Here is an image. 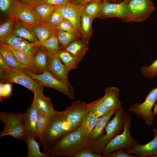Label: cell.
Returning <instances> with one entry per match:
<instances>
[{
	"label": "cell",
	"instance_id": "6da1fadb",
	"mask_svg": "<svg viewBox=\"0 0 157 157\" xmlns=\"http://www.w3.org/2000/svg\"><path fill=\"white\" fill-rule=\"evenodd\" d=\"M88 142L81 124L74 131L65 133L43 149L42 152L48 157H72L78 152L87 148Z\"/></svg>",
	"mask_w": 157,
	"mask_h": 157
},
{
	"label": "cell",
	"instance_id": "7a4b0ae2",
	"mask_svg": "<svg viewBox=\"0 0 157 157\" xmlns=\"http://www.w3.org/2000/svg\"><path fill=\"white\" fill-rule=\"evenodd\" d=\"M126 113L122 107L117 109L114 117L105 128L106 134L96 140L88 142L87 148L94 152L100 154L105 146L124 129Z\"/></svg>",
	"mask_w": 157,
	"mask_h": 157
},
{
	"label": "cell",
	"instance_id": "3957f363",
	"mask_svg": "<svg viewBox=\"0 0 157 157\" xmlns=\"http://www.w3.org/2000/svg\"><path fill=\"white\" fill-rule=\"evenodd\" d=\"M0 119L4 127L0 133V138L11 136L25 141L24 113H14L0 112Z\"/></svg>",
	"mask_w": 157,
	"mask_h": 157
},
{
	"label": "cell",
	"instance_id": "277c9868",
	"mask_svg": "<svg viewBox=\"0 0 157 157\" xmlns=\"http://www.w3.org/2000/svg\"><path fill=\"white\" fill-rule=\"evenodd\" d=\"M131 121V115L126 112L123 132L113 138L101 150L100 154L102 153L104 157H106L117 150L130 148L139 144L138 140L133 138L130 133Z\"/></svg>",
	"mask_w": 157,
	"mask_h": 157
},
{
	"label": "cell",
	"instance_id": "5b68a950",
	"mask_svg": "<svg viewBox=\"0 0 157 157\" xmlns=\"http://www.w3.org/2000/svg\"><path fill=\"white\" fill-rule=\"evenodd\" d=\"M90 109V103L80 100L73 102L65 110V133L74 131L80 126Z\"/></svg>",
	"mask_w": 157,
	"mask_h": 157
},
{
	"label": "cell",
	"instance_id": "8992f818",
	"mask_svg": "<svg viewBox=\"0 0 157 157\" xmlns=\"http://www.w3.org/2000/svg\"><path fill=\"white\" fill-rule=\"evenodd\" d=\"M0 82L15 83L21 85L33 93L36 90L43 92L44 86L40 84L24 72L10 66L0 69Z\"/></svg>",
	"mask_w": 157,
	"mask_h": 157
},
{
	"label": "cell",
	"instance_id": "52a82bcc",
	"mask_svg": "<svg viewBox=\"0 0 157 157\" xmlns=\"http://www.w3.org/2000/svg\"><path fill=\"white\" fill-rule=\"evenodd\" d=\"M130 0H123L117 3L103 1L101 11L96 18L105 19L110 17L119 18L123 22H134L128 4Z\"/></svg>",
	"mask_w": 157,
	"mask_h": 157
},
{
	"label": "cell",
	"instance_id": "ba28073f",
	"mask_svg": "<svg viewBox=\"0 0 157 157\" xmlns=\"http://www.w3.org/2000/svg\"><path fill=\"white\" fill-rule=\"evenodd\" d=\"M65 112L56 111L50 115L47 127L43 134L41 142L44 149L65 132L64 119Z\"/></svg>",
	"mask_w": 157,
	"mask_h": 157
},
{
	"label": "cell",
	"instance_id": "9c48e42d",
	"mask_svg": "<svg viewBox=\"0 0 157 157\" xmlns=\"http://www.w3.org/2000/svg\"><path fill=\"white\" fill-rule=\"evenodd\" d=\"M25 73L42 86L55 89L65 95L72 100L74 99V88L57 79L48 71L47 70L40 74L33 73L28 71Z\"/></svg>",
	"mask_w": 157,
	"mask_h": 157
},
{
	"label": "cell",
	"instance_id": "30bf717a",
	"mask_svg": "<svg viewBox=\"0 0 157 157\" xmlns=\"http://www.w3.org/2000/svg\"><path fill=\"white\" fill-rule=\"evenodd\" d=\"M157 100V86L150 91L144 102L131 105L129 110L142 119L148 125H151L155 116L152 109Z\"/></svg>",
	"mask_w": 157,
	"mask_h": 157
},
{
	"label": "cell",
	"instance_id": "8fae6325",
	"mask_svg": "<svg viewBox=\"0 0 157 157\" xmlns=\"http://www.w3.org/2000/svg\"><path fill=\"white\" fill-rule=\"evenodd\" d=\"M11 17L28 26L39 25L43 23L32 7L27 3L19 2Z\"/></svg>",
	"mask_w": 157,
	"mask_h": 157
},
{
	"label": "cell",
	"instance_id": "7c38bea8",
	"mask_svg": "<svg viewBox=\"0 0 157 157\" xmlns=\"http://www.w3.org/2000/svg\"><path fill=\"white\" fill-rule=\"evenodd\" d=\"M128 6L134 22H138L147 19L155 9L151 0H130Z\"/></svg>",
	"mask_w": 157,
	"mask_h": 157
},
{
	"label": "cell",
	"instance_id": "4fadbf2b",
	"mask_svg": "<svg viewBox=\"0 0 157 157\" xmlns=\"http://www.w3.org/2000/svg\"><path fill=\"white\" fill-rule=\"evenodd\" d=\"M47 70L60 81L72 86L67 78L69 72L56 54L49 53Z\"/></svg>",
	"mask_w": 157,
	"mask_h": 157
},
{
	"label": "cell",
	"instance_id": "5bb4252c",
	"mask_svg": "<svg viewBox=\"0 0 157 157\" xmlns=\"http://www.w3.org/2000/svg\"><path fill=\"white\" fill-rule=\"evenodd\" d=\"M154 139L148 143L138 144L125 149L126 153L134 154L139 157H157V130L154 129Z\"/></svg>",
	"mask_w": 157,
	"mask_h": 157
},
{
	"label": "cell",
	"instance_id": "9a60e30c",
	"mask_svg": "<svg viewBox=\"0 0 157 157\" xmlns=\"http://www.w3.org/2000/svg\"><path fill=\"white\" fill-rule=\"evenodd\" d=\"M86 4L76 7H56V8L65 19L68 20L72 23L81 36L80 29L81 16L83 8Z\"/></svg>",
	"mask_w": 157,
	"mask_h": 157
},
{
	"label": "cell",
	"instance_id": "2e32d148",
	"mask_svg": "<svg viewBox=\"0 0 157 157\" xmlns=\"http://www.w3.org/2000/svg\"><path fill=\"white\" fill-rule=\"evenodd\" d=\"M31 105L39 112L50 115L56 111L53 109L51 98L45 96L43 92L36 90Z\"/></svg>",
	"mask_w": 157,
	"mask_h": 157
},
{
	"label": "cell",
	"instance_id": "e0dca14e",
	"mask_svg": "<svg viewBox=\"0 0 157 157\" xmlns=\"http://www.w3.org/2000/svg\"><path fill=\"white\" fill-rule=\"evenodd\" d=\"M100 98L104 104L111 110H117L122 107L119 97V89L116 87L106 88L104 95Z\"/></svg>",
	"mask_w": 157,
	"mask_h": 157
},
{
	"label": "cell",
	"instance_id": "ac0fdd59",
	"mask_svg": "<svg viewBox=\"0 0 157 157\" xmlns=\"http://www.w3.org/2000/svg\"><path fill=\"white\" fill-rule=\"evenodd\" d=\"M38 112L31 105L24 113L25 141L28 136L37 138L36 120Z\"/></svg>",
	"mask_w": 157,
	"mask_h": 157
},
{
	"label": "cell",
	"instance_id": "d6986e66",
	"mask_svg": "<svg viewBox=\"0 0 157 157\" xmlns=\"http://www.w3.org/2000/svg\"><path fill=\"white\" fill-rule=\"evenodd\" d=\"M8 46L18 60L28 71L35 74H41L44 72L38 66L33 57Z\"/></svg>",
	"mask_w": 157,
	"mask_h": 157
},
{
	"label": "cell",
	"instance_id": "ffe728a7",
	"mask_svg": "<svg viewBox=\"0 0 157 157\" xmlns=\"http://www.w3.org/2000/svg\"><path fill=\"white\" fill-rule=\"evenodd\" d=\"M0 54L9 66L22 71L25 72L28 71L27 69L18 60L8 46L1 42Z\"/></svg>",
	"mask_w": 157,
	"mask_h": 157
},
{
	"label": "cell",
	"instance_id": "44dd1931",
	"mask_svg": "<svg viewBox=\"0 0 157 157\" xmlns=\"http://www.w3.org/2000/svg\"><path fill=\"white\" fill-rule=\"evenodd\" d=\"M116 110H113L107 114L98 118L90 135L88 142L96 140L104 135L103 131Z\"/></svg>",
	"mask_w": 157,
	"mask_h": 157
},
{
	"label": "cell",
	"instance_id": "7402d4cb",
	"mask_svg": "<svg viewBox=\"0 0 157 157\" xmlns=\"http://www.w3.org/2000/svg\"><path fill=\"white\" fill-rule=\"evenodd\" d=\"M88 44L79 39L72 42L64 50L69 52L80 62L88 51Z\"/></svg>",
	"mask_w": 157,
	"mask_h": 157
},
{
	"label": "cell",
	"instance_id": "603a6c76",
	"mask_svg": "<svg viewBox=\"0 0 157 157\" xmlns=\"http://www.w3.org/2000/svg\"><path fill=\"white\" fill-rule=\"evenodd\" d=\"M12 34L31 43H35L39 41L27 26L16 19Z\"/></svg>",
	"mask_w": 157,
	"mask_h": 157
},
{
	"label": "cell",
	"instance_id": "cb8c5ba5",
	"mask_svg": "<svg viewBox=\"0 0 157 157\" xmlns=\"http://www.w3.org/2000/svg\"><path fill=\"white\" fill-rule=\"evenodd\" d=\"M28 27L40 42L46 40L55 31L54 29L44 23L39 25Z\"/></svg>",
	"mask_w": 157,
	"mask_h": 157
},
{
	"label": "cell",
	"instance_id": "d4e9b609",
	"mask_svg": "<svg viewBox=\"0 0 157 157\" xmlns=\"http://www.w3.org/2000/svg\"><path fill=\"white\" fill-rule=\"evenodd\" d=\"M94 19L82 11L81 18V38L83 40L88 42L92 34V24Z\"/></svg>",
	"mask_w": 157,
	"mask_h": 157
},
{
	"label": "cell",
	"instance_id": "484cf974",
	"mask_svg": "<svg viewBox=\"0 0 157 157\" xmlns=\"http://www.w3.org/2000/svg\"><path fill=\"white\" fill-rule=\"evenodd\" d=\"M69 72L72 69H76L79 62L69 52L64 49L56 54Z\"/></svg>",
	"mask_w": 157,
	"mask_h": 157
},
{
	"label": "cell",
	"instance_id": "4316f807",
	"mask_svg": "<svg viewBox=\"0 0 157 157\" xmlns=\"http://www.w3.org/2000/svg\"><path fill=\"white\" fill-rule=\"evenodd\" d=\"M98 118L95 113L90 109L81 124L85 136L88 141L90 135L95 125Z\"/></svg>",
	"mask_w": 157,
	"mask_h": 157
},
{
	"label": "cell",
	"instance_id": "83f0119b",
	"mask_svg": "<svg viewBox=\"0 0 157 157\" xmlns=\"http://www.w3.org/2000/svg\"><path fill=\"white\" fill-rule=\"evenodd\" d=\"M41 46L50 54H57L63 50L57 36L54 33L45 41L40 42Z\"/></svg>",
	"mask_w": 157,
	"mask_h": 157
},
{
	"label": "cell",
	"instance_id": "f1b7e54d",
	"mask_svg": "<svg viewBox=\"0 0 157 157\" xmlns=\"http://www.w3.org/2000/svg\"><path fill=\"white\" fill-rule=\"evenodd\" d=\"M42 22L44 23L56 7L45 3H40L31 6Z\"/></svg>",
	"mask_w": 157,
	"mask_h": 157
},
{
	"label": "cell",
	"instance_id": "f546056e",
	"mask_svg": "<svg viewBox=\"0 0 157 157\" xmlns=\"http://www.w3.org/2000/svg\"><path fill=\"white\" fill-rule=\"evenodd\" d=\"M55 33L63 50L64 49L72 42L80 38L77 34L72 32L56 30Z\"/></svg>",
	"mask_w": 157,
	"mask_h": 157
},
{
	"label": "cell",
	"instance_id": "4dcf8cb0",
	"mask_svg": "<svg viewBox=\"0 0 157 157\" xmlns=\"http://www.w3.org/2000/svg\"><path fill=\"white\" fill-rule=\"evenodd\" d=\"M35 139L33 137L28 136L25 139L28 149L27 157H48L41 152L39 144Z\"/></svg>",
	"mask_w": 157,
	"mask_h": 157
},
{
	"label": "cell",
	"instance_id": "1f68e13d",
	"mask_svg": "<svg viewBox=\"0 0 157 157\" xmlns=\"http://www.w3.org/2000/svg\"><path fill=\"white\" fill-rule=\"evenodd\" d=\"M49 117L50 115L38 112L36 120L37 136L41 142L43 134L48 125Z\"/></svg>",
	"mask_w": 157,
	"mask_h": 157
},
{
	"label": "cell",
	"instance_id": "d6a6232c",
	"mask_svg": "<svg viewBox=\"0 0 157 157\" xmlns=\"http://www.w3.org/2000/svg\"><path fill=\"white\" fill-rule=\"evenodd\" d=\"M15 23L13 17L8 18L0 25V41L5 39L13 34Z\"/></svg>",
	"mask_w": 157,
	"mask_h": 157
},
{
	"label": "cell",
	"instance_id": "836d02e7",
	"mask_svg": "<svg viewBox=\"0 0 157 157\" xmlns=\"http://www.w3.org/2000/svg\"><path fill=\"white\" fill-rule=\"evenodd\" d=\"M19 0H0V10L3 15L11 17L18 4Z\"/></svg>",
	"mask_w": 157,
	"mask_h": 157
},
{
	"label": "cell",
	"instance_id": "e575fe53",
	"mask_svg": "<svg viewBox=\"0 0 157 157\" xmlns=\"http://www.w3.org/2000/svg\"><path fill=\"white\" fill-rule=\"evenodd\" d=\"M48 52L43 47H41L33 58L39 67L44 72L47 70Z\"/></svg>",
	"mask_w": 157,
	"mask_h": 157
},
{
	"label": "cell",
	"instance_id": "d590c367",
	"mask_svg": "<svg viewBox=\"0 0 157 157\" xmlns=\"http://www.w3.org/2000/svg\"><path fill=\"white\" fill-rule=\"evenodd\" d=\"M40 3H45L56 7H76L82 5L73 3L72 0H38L30 5L33 6Z\"/></svg>",
	"mask_w": 157,
	"mask_h": 157
},
{
	"label": "cell",
	"instance_id": "8d00e7d4",
	"mask_svg": "<svg viewBox=\"0 0 157 157\" xmlns=\"http://www.w3.org/2000/svg\"><path fill=\"white\" fill-rule=\"evenodd\" d=\"M10 47L33 57L37 51L42 46L41 45L40 42L39 41L35 43L30 42L20 46Z\"/></svg>",
	"mask_w": 157,
	"mask_h": 157
},
{
	"label": "cell",
	"instance_id": "74e56055",
	"mask_svg": "<svg viewBox=\"0 0 157 157\" xmlns=\"http://www.w3.org/2000/svg\"><path fill=\"white\" fill-rule=\"evenodd\" d=\"M102 3L96 1H91L84 6L83 11L87 15L94 18L101 10Z\"/></svg>",
	"mask_w": 157,
	"mask_h": 157
},
{
	"label": "cell",
	"instance_id": "f35d334b",
	"mask_svg": "<svg viewBox=\"0 0 157 157\" xmlns=\"http://www.w3.org/2000/svg\"><path fill=\"white\" fill-rule=\"evenodd\" d=\"M90 109L98 118L107 114L112 110L104 104L101 101L100 98L90 103Z\"/></svg>",
	"mask_w": 157,
	"mask_h": 157
},
{
	"label": "cell",
	"instance_id": "ab89813d",
	"mask_svg": "<svg viewBox=\"0 0 157 157\" xmlns=\"http://www.w3.org/2000/svg\"><path fill=\"white\" fill-rule=\"evenodd\" d=\"M64 19L61 13L56 8L44 23L55 29V28Z\"/></svg>",
	"mask_w": 157,
	"mask_h": 157
},
{
	"label": "cell",
	"instance_id": "60d3db41",
	"mask_svg": "<svg viewBox=\"0 0 157 157\" xmlns=\"http://www.w3.org/2000/svg\"><path fill=\"white\" fill-rule=\"evenodd\" d=\"M143 76L149 79H153L157 76V59L148 66H144L140 69Z\"/></svg>",
	"mask_w": 157,
	"mask_h": 157
},
{
	"label": "cell",
	"instance_id": "b9f144b4",
	"mask_svg": "<svg viewBox=\"0 0 157 157\" xmlns=\"http://www.w3.org/2000/svg\"><path fill=\"white\" fill-rule=\"evenodd\" d=\"M0 42L11 47L20 46L31 42L13 34H11L6 38L1 40Z\"/></svg>",
	"mask_w": 157,
	"mask_h": 157
},
{
	"label": "cell",
	"instance_id": "7bdbcfd3",
	"mask_svg": "<svg viewBox=\"0 0 157 157\" xmlns=\"http://www.w3.org/2000/svg\"><path fill=\"white\" fill-rule=\"evenodd\" d=\"M55 30L72 32L77 34L80 38L81 36L79 34L72 23L68 20L64 19L55 28Z\"/></svg>",
	"mask_w": 157,
	"mask_h": 157
},
{
	"label": "cell",
	"instance_id": "ee69618b",
	"mask_svg": "<svg viewBox=\"0 0 157 157\" xmlns=\"http://www.w3.org/2000/svg\"><path fill=\"white\" fill-rule=\"evenodd\" d=\"M73 157H102L103 154L94 152L88 148L84 149L75 154Z\"/></svg>",
	"mask_w": 157,
	"mask_h": 157
},
{
	"label": "cell",
	"instance_id": "f6af8a7d",
	"mask_svg": "<svg viewBox=\"0 0 157 157\" xmlns=\"http://www.w3.org/2000/svg\"><path fill=\"white\" fill-rule=\"evenodd\" d=\"M13 90V85L11 83H4L2 93L0 94V101L3 99L8 98L12 95Z\"/></svg>",
	"mask_w": 157,
	"mask_h": 157
},
{
	"label": "cell",
	"instance_id": "bcb514c9",
	"mask_svg": "<svg viewBox=\"0 0 157 157\" xmlns=\"http://www.w3.org/2000/svg\"><path fill=\"white\" fill-rule=\"evenodd\" d=\"M136 155H131L125 152L124 149L115 151L108 155L106 157H138Z\"/></svg>",
	"mask_w": 157,
	"mask_h": 157
},
{
	"label": "cell",
	"instance_id": "7dc6e473",
	"mask_svg": "<svg viewBox=\"0 0 157 157\" xmlns=\"http://www.w3.org/2000/svg\"><path fill=\"white\" fill-rule=\"evenodd\" d=\"M73 3L80 5H85L92 1H96L102 3L103 0H72Z\"/></svg>",
	"mask_w": 157,
	"mask_h": 157
},
{
	"label": "cell",
	"instance_id": "c3c4849f",
	"mask_svg": "<svg viewBox=\"0 0 157 157\" xmlns=\"http://www.w3.org/2000/svg\"><path fill=\"white\" fill-rule=\"evenodd\" d=\"M9 67V66L6 62L1 54H0V69H4Z\"/></svg>",
	"mask_w": 157,
	"mask_h": 157
},
{
	"label": "cell",
	"instance_id": "681fc988",
	"mask_svg": "<svg viewBox=\"0 0 157 157\" xmlns=\"http://www.w3.org/2000/svg\"><path fill=\"white\" fill-rule=\"evenodd\" d=\"M38 0H19V2L21 3H27L31 5Z\"/></svg>",
	"mask_w": 157,
	"mask_h": 157
},
{
	"label": "cell",
	"instance_id": "f907efd6",
	"mask_svg": "<svg viewBox=\"0 0 157 157\" xmlns=\"http://www.w3.org/2000/svg\"><path fill=\"white\" fill-rule=\"evenodd\" d=\"M153 113L154 116L157 113V102L155 105Z\"/></svg>",
	"mask_w": 157,
	"mask_h": 157
},
{
	"label": "cell",
	"instance_id": "816d5d0a",
	"mask_svg": "<svg viewBox=\"0 0 157 157\" xmlns=\"http://www.w3.org/2000/svg\"><path fill=\"white\" fill-rule=\"evenodd\" d=\"M123 0H108V2L110 3H117Z\"/></svg>",
	"mask_w": 157,
	"mask_h": 157
},
{
	"label": "cell",
	"instance_id": "f5cc1de1",
	"mask_svg": "<svg viewBox=\"0 0 157 157\" xmlns=\"http://www.w3.org/2000/svg\"><path fill=\"white\" fill-rule=\"evenodd\" d=\"M103 1H106L108 2V0H103Z\"/></svg>",
	"mask_w": 157,
	"mask_h": 157
}]
</instances>
